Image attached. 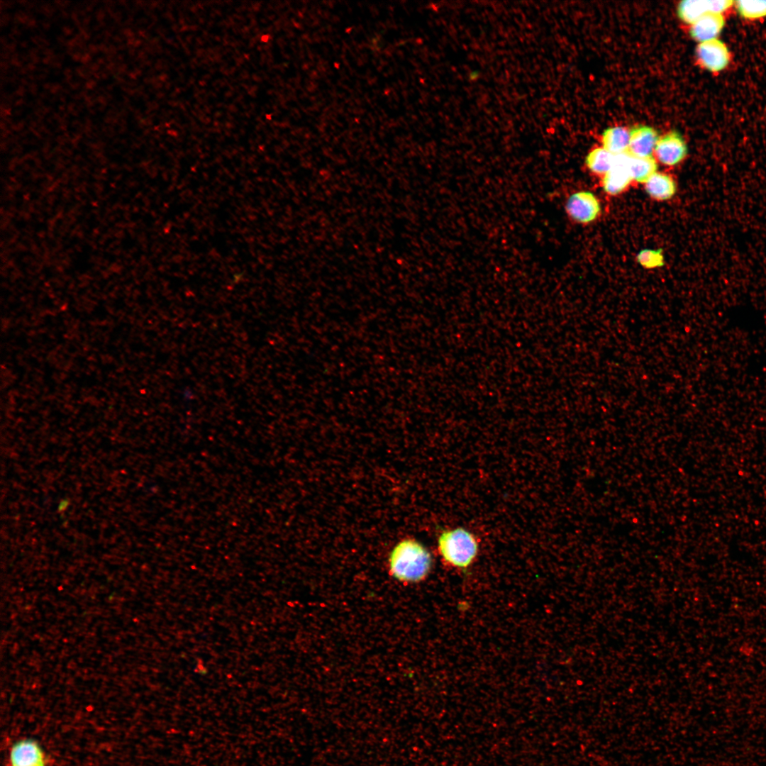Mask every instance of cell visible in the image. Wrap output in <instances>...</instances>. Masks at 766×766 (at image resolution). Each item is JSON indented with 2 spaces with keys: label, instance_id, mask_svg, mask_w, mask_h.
I'll use <instances>...</instances> for the list:
<instances>
[{
  "label": "cell",
  "instance_id": "cell-12",
  "mask_svg": "<svg viewBox=\"0 0 766 766\" xmlns=\"http://www.w3.org/2000/svg\"><path fill=\"white\" fill-rule=\"evenodd\" d=\"M629 131L624 127L608 128L601 135L602 147L614 155L628 152Z\"/></svg>",
  "mask_w": 766,
  "mask_h": 766
},
{
  "label": "cell",
  "instance_id": "cell-6",
  "mask_svg": "<svg viewBox=\"0 0 766 766\" xmlns=\"http://www.w3.org/2000/svg\"><path fill=\"white\" fill-rule=\"evenodd\" d=\"M699 64L711 72H718L730 62V52L726 45L717 38L700 43L696 50Z\"/></svg>",
  "mask_w": 766,
  "mask_h": 766
},
{
  "label": "cell",
  "instance_id": "cell-10",
  "mask_svg": "<svg viewBox=\"0 0 766 766\" xmlns=\"http://www.w3.org/2000/svg\"><path fill=\"white\" fill-rule=\"evenodd\" d=\"M725 24L723 13L707 14L691 24L690 35L699 43L717 38Z\"/></svg>",
  "mask_w": 766,
  "mask_h": 766
},
{
  "label": "cell",
  "instance_id": "cell-16",
  "mask_svg": "<svg viewBox=\"0 0 766 766\" xmlns=\"http://www.w3.org/2000/svg\"><path fill=\"white\" fill-rule=\"evenodd\" d=\"M636 261L643 267L653 269L664 265V255L660 249H644L636 255Z\"/></svg>",
  "mask_w": 766,
  "mask_h": 766
},
{
  "label": "cell",
  "instance_id": "cell-11",
  "mask_svg": "<svg viewBox=\"0 0 766 766\" xmlns=\"http://www.w3.org/2000/svg\"><path fill=\"white\" fill-rule=\"evenodd\" d=\"M647 194L657 201L672 198L677 189L673 178L665 173L656 172L644 184Z\"/></svg>",
  "mask_w": 766,
  "mask_h": 766
},
{
  "label": "cell",
  "instance_id": "cell-2",
  "mask_svg": "<svg viewBox=\"0 0 766 766\" xmlns=\"http://www.w3.org/2000/svg\"><path fill=\"white\" fill-rule=\"evenodd\" d=\"M478 548L476 537L463 528L443 531L438 538L440 555L455 567H469L477 555Z\"/></svg>",
  "mask_w": 766,
  "mask_h": 766
},
{
  "label": "cell",
  "instance_id": "cell-14",
  "mask_svg": "<svg viewBox=\"0 0 766 766\" xmlns=\"http://www.w3.org/2000/svg\"><path fill=\"white\" fill-rule=\"evenodd\" d=\"M614 157L603 147L596 148L587 154L585 165L592 173L603 177L612 168Z\"/></svg>",
  "mask_w": 766,
  "mask_h": 766
},
{
  "label": "cell",
  "instance_id": "cell-3",
  "mask_svg": "<svg viewBox=\"0 0 766 766\" xmlns=\"http://www.w3.org/2000/svg\"><path fill=\"white\" fill-rule=\"evenodd\" d=\"M565 210L574 221L587 224L598 218L601 213V206L594 194L588 191H579L568 197L565 203Z\"/></svg>",
  "mask_w": 766,
  "mask_h": 766
},
{
  "label": "cell",
  "instance_id": "cell-15",
  "mask_svg": "<svg viewBox=\"0 0 766 766\" xmlns=\"http://www.w3.org/2000/svg\"><path fill=\"white\" fill-rule=\"evenodd\" d=\"M736 6L739 13L745 18L756 20L766 16V0L738 1Z\"/></svg>",
  "mask_w": 766,
  "mask_h": 766
},
{
  "label": "cell",
  "instance_id": "cell-1",
  "mask_svg": "<svg viewBox=\"0 0 766 766\" xmlns=\"http://www.w3.org/2000/svg\"><path fill=\"white\" fill-rule=\"evenodd\" d=\"M388 564L389 572L396 579L403 582H418L429 573L432 557L418 541L406 538L392 548Z\"/></svg>",
  "mask_w": 766,
  "mask_h": 766
},
{
  "label": "cell",
  "instance_id": "cell-13",
  "mask_svg": "<svg viewBox=\"0 0 766 766\" xmlns=\"http://www.w3.org/2000/svg\"><path fill=\"white\" fill-rule=\"evenodd\" d=\"M628 167L633 182L645 184L657 172V165L653 156L640 157L630 155Z\"/></svg>",
  "mask_w": 766,
  "mask_h": 766
},
{
  "label": "cell",
  "instance_id": "cell-8",
  "mask_svg": "<svg viewBox=\"0 0 766 766\" xmlns=\"http://www.w3.org/2000/svg\"><path fill=\"white\" fill-rule=\"evenodd\" d=\"M628 152L634 157H650L654 152L659 135L655 129L645 125L634 126L629 131Z\"/></svg>",
  "mask_w": 766,
  "mask_h": 766
},
{
  "label": "cell",
  "instance_id": "cell-9",
  "mask_svg": "<svg viewBox=\"0 0 766 766\" xmlns=\"http://www.w3.org/2000/svg\"><path fill=\"white\" fill-rule=\"evenodd\" d=\"M11 766H43V755L39 745L31 740L15 743L10 753Z\"/></svg>",
  "mask_w": 766,
  "mask_h": 766
},
{
  "label": "cell",
  "instance_id": "cell-5",
  "mask_svg": "<svg viewBox=\"0 0 766 766\" xmlns=\"http://www.w3.org/2000/svg\"><path fill=\"white\" fill-rule=\"evenodd\" d=\"M654 152L661 164L675 166L686 157L687 147L681 134L676 131H672L659 138Z\"/></svg>",
  "mask_w": 766,
  "mask_h": 766
},
{
  "label": "cell",
  "instance_id": "cell-7",
  "mask_svg": "<svg viewBox=\"0 0 766 766\" xmlns=\"http://www.w3.org/2000/svg\"><path fill=\"white\" fill-rule=\"evenodd\" d=\"M629 157L628 152L615 155L612 168L602 177L601 185L607 194H619L633 182L628 167Z\"/></svg>",
  "mask_w": 766,
  "mask_h": 766
},
{
  "label": "cell",
  "instance_id": "cell-4",
  "mask_svg": "<svg viewBox=\"0 0 766 766\" xmlns=\"http://www.w3.org/2000/svg\"><path fill=\"white\" fill-rule=\"evenodd\" d=\"M733 4L728 0H685L679 4L677 15L682 21L692 24L709 13L723 14Z\"/></svg>",
  "mask_w": 766,
  "mask_h": 766
}]
</instances>
